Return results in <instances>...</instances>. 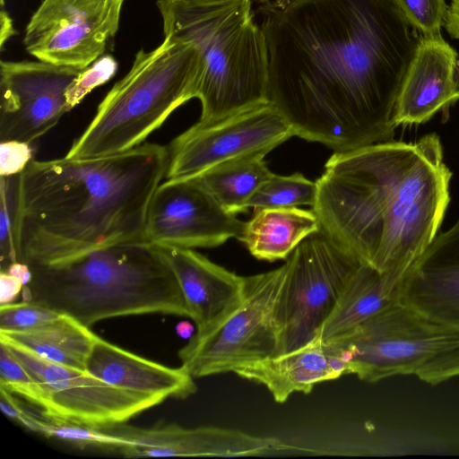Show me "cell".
I'll return each mask as SVG.
<instances>
[{
	"mask_svg": "<svg viewBox=\"0 0 459 459\" xmlns=\"http://www.w3.org/2000/svg\"><path fill=\"white\" fill-rule=\"evenodd\" d=\"M268 101L295 136L343 152L392 141L420 35L395 0H285L258 9Z\"/></svg>",
	"mask_w": 459,
	"mask_h": 459,
	"instance_id": "cell-1",
	"label": "cell"
},
{
	"mask_svg": "<svg viewBox=\"0 0 459 459\" xmlns=\"http://www.w3.org/2000/svg\"><path fill=\"white\" fill-rule=\"evenodd\" d=\"M451 178L435 133L333 152L312 210L320 230L360 264L403 281L439 232Z\"/></svg>",
	"mask_w": 459,
	"mask_h": 459,
	"instance_id": "cell-2",
	"label": "cell"
},
{
	"mask_svg": "<svg viewBox=\"0 0 459 459\" xmlns=\"http://www.w3.org/2000/svg\"><path fill=\"white\" fill-rule=\"evenodd\" d=\"M168 159V147L152 143L91 159H32L20 174L22 262L51 264L146 241L149 206Z\"/></svg>",
	"mask_w": 459,
	"mask_h": 459,
	"instance_id": "cell-3",
	"label": "cell"
},
{
	"mask_svg": "<svg viewBox=\"0 0 459 459\" xmlns=\"http://www.w3.org/2000/svg\"><path fill=\"white\" fill-rule=\"evenodd\" d=\"M32 300L83 325L113 317L164 314L189 317L175 273L159 247L134 241L58 262L29 264Z\"/></svg>",
	"mask_w": 459,
	"mask_h": 459,
	"instance_id": "cell-4",
	"label": "cell"
},
{
	"mask_svg": "<svg viewBox=\"0 0 459 459\" xmlns=\"http://www.w3.org/2000/svg\"><path fill=\"white\" fill-rule=\"evenodd\" d=\"M253 0L191 5L159 0L163 32L194 43L204 57L196 97L199 122L212 123L268 101L265 36Z\"/></svg>",
	"mask_w": 459,
	"mask_h": 459,
	"instance_id": "cell-5",
	"label": "cell"
},
{
	"mask_svg": "<svg viewBox=\"0 0 459 459\" xmlns=\"http://www.w3.org/2000/svg\"><path fill=\"white\" fill-rule=\"evenodd\" d=\"M204 67L194 43L164 33L158 47L136 53L130 70L100 102L65 157L108 156L144 143L177 108L196 97Z\"/></svg>",
	"mask_w": 459,
	"mask_h": 459,
	"instance_id": "cell-6",
	"label": "cell"
},
{
	"mask_svg": "<svg viewBox=\"0 0 459 459\" xmlns=\"http://www.w3.org/2000/svg\"><path fill=\"white\" fill-rule=\"evenodd\" d=\"M286 264L246 277L240 304L205 331L192 334L178 351L183 366L195 378L235 372L273 357L278 344L275 307Z\"/></svg>",
	"mask_w": 459,
	"mask_h": 459,
	"instance_id": "cell-7",
	"label": "cell"
},
{
	"mask_svg": "<svg viewBox=\"0 0 459 459\" xmlns=\"http://www.w3.org/2000/svg\"><path fill=\"white\" fill-rule=\"evenodd\" d=\"M285 264L286 276L275 307V355L316 336L360 264L321 230L306 238Z\"/></svg>",
	"mask_w": 459,
	"mask_h": 459,
	"instance_id": "cell-8",
	"label": "cell"
},
{
	"mask_svg": "<svg viewBox=\"0 0 459 459\" xmlns=\"http://www.w3.org/2000/svg\"><path fill=\"white\" fill-rule=\"evenodd\" d=\"M331 342L342 351L349 374L375 383L414 375L429 359L458 347L459 330L397 302Z\"/></svg>",
	"mask_w": 459,
	"mask_h": 459,
	"instance_id": "cell-9",
	"label": "cell"
},
{
	"mask_svg": "<svg viewBox=\"0 0 459 459\" xmlns=\"http://www.w3.org/2000/svg\"><path fill=\"white\" fill-rule=\"evenodd\" d=\"M40 385L46 418L94 429L124 424L161 400L112 385L86 370L47 360L12 342L0 340Z\"/></svg>",
	"mask_w": 459,
	"mask_h": 459,
	"instance_id": "cell-10",
	"label": "cell"
},
{
	"mask_svg": "<svg viewBox=\"0 0 459 459\" xmlns=\"http://www.w3.org/2000/svg\"><path fill=\"white\" fill-rule=\"evenodd\" d=\"M292 136L291 126L271 102L216 122L198 121L169 144L165 178H192L237 158L266 155Z\"/></svg>",
	"mask_w": 459,
	"mask_h": 459,
	"instance_id": "cell-11",
	"label": "cell"
},
{
	"mask_svg": "<svg viewBox=\"0 0 459 459\" xmlns=\"http://www.w3.org/2000/svg\"><path fill=\"white\" fill-rule=\"evenodd\" d=\"M125 0H43L23 38L38 60L85 69L115 37Z\"/></svg>",
	"mask_w": 459,
	"mask_h": 459,
	"instance_id": "cell-12",
	"label": "cell"
},
{
	"mask_svg": "<svg viewBox=\"0 0 459 459\" xmlns=\"http://www.w3.org/2000/svg\"><path fill=\"white\" fill-rule=\"evenodd\" d=\"M43 61L0 63V141L32 143L69 112L65 92L81 71Z\"/></svg>",
	"mask_w": 459,
	"mask_h": 459,
	"instance_id": "cell-13",
	"label": "cell"
},
{
	"mask_svg": "<svg viewBox=\"0 0 459 459\" xmlns=\"http://www.w3.org/2000/svg\"><path fill=\"white\" fill-rule=\"evenodd\" d=\"M244 225L196 179H167L151 201L145 240L159 247L211 248L238 239Z\"/></svg>",
	"mask_w": 459,
	"mask_h": 459,
	"instance_id": "cell-14",
	"label": "cell"
},
{
	"mask_svg": "<svg viewBox=\"0 0 459 459\" xmlns=\"http://www.w3.org/2000/svg\"><path fill=\"white\" fill-rule=\"evenodd\" d=\"M102 429L132 442L120 451L126 458L254 456L269 454L281 446L275 437L214 426L188 429L176 423H159L140 428L124 423Z\"/></svg>",
	"mask_w": 459,
	"mask_h": 459,
	"instance_id": "cell-15",
	"label": "cell"
},
{
	"mask_svg": "<svg viewBox=\"0 0 459 459\" xmlns=\"http://www.w3.org/2000/svg\"><path fill=\"white\" fill-rule=\"evenodd\" d=\"M457 100V52L442 36L420 37L398 92L395 126L425 123Z\"/></svg>",
	"mask_w": 459,
	"mask_h": 459,
	"instance_id": "cell-16",
	"label": "cell"
},
{
	"mask_svg": "<svg viewBox=\"0 0 459 459\" xmlns=\"http://www.w3.org/2000/svg\"><path fill=\"white\" fill-rule=\"evenodd\" d=\"M399 302L459 330V220L438 232L403 279Z\"/></svg>",
	"mask_w": 459,
	"mask_h": 459,
	"instance_id": "cell-17",
	"label": "cell"
},
{
	"mask_svg": "<svg viewBox=\"0 0 459 459\" xmlns=\"http://www.w3.org/2000/svg\"><path fill=\"white\" fill-rule=\"evenodd\" d=\"M159 247L175 273L196 332L207 330L240 304L246 277L214 264L194 249Z\"/></svg>",
	"mask_w": 459,
	"mask_h": 459,
	"instance_id": "cell-18",
	"label": "cell"
},
{
	"mask_svg": "<svg viewBox=\"0 0 459 459\" xmlns=\"http://www.w3.org/2000/svg\"><path fill=\"white\" fill-rule=\"evenodd\" d=\"M237 376L264 385L276 403H283L294 393L309 394L322 382L349 374L342 351L317 336L293 351L237 369Z\"/></svg>",
	"mask_w": 459,
	"mask_h": 459,
	"instance_id": "cell-19",
	"label": "cell"
},
{
	"mask_svg": "<svg viewBox=\"0 0 459 459\" xmlns=\"http://www.w3.org/2000/svg\"><path fill=\"white\" fill-rule=\"evenodd\" d=\"M86 371L117 387L161 400L186 399L197 391L183 367L170 368L128 351L95 334Z\"/></svg>",
	"mask_w": 459,
	"mask_h": 459,
	"instance_id": "cell-20",
	"label": "cell"
},
{
	"mask_svg": "<svg viewBox=\"0 0 459 459\" xmlns=\"http://www.w3.org/2000/svg\"><path fill=\"white\" fill-rule=\"evenodd\" d=\"M402 281L368 264L349 279L334 309L316 336L324 342L341 339L366 321L399 302Z\"/></svg>",
	"mask_w": 459,
	"mask_h": 459,
	"instance_id": "cell-21",
	"label": "cell"
},
{
	"mask_svg": "<svg viewBox=\"0 0 459 459\" xmlns=\"http://www.w3.org/2000/svg\"><path fill=\"white\" fill-rule=\"evenodd\" d=\"M320 230L313 210L299 207L255 210L238 240L258 260H286L308 236Z\"/></svg>",
	"mask_w": 459,
	"mask_h": 459,
	"instance_id": "cell-22",
	"label": "cell"
},
{
	"mask_svg": "<svg viewBox=\"0 0 459 459\" xmlns=\"http://www.w3.org/2000/svg\"><path fill=\"white\" fill-rule=\"evenodd\" d=\"M95 334L90 327L60 314L31 329L0 332V340L14 342L51 362L86 370Z\"/></svg>",
	"mask_w": 459,
	"mask_h": 459,
	"instance_id": "cell-23",
	"label": "cell"
},
{
	"mask_svg": "<svg viewBox=\"0 0 459 459\" xmlns=\"http://www.w3.org/2000/svg\"><path fill=\"white\" fill-rule=\"evenodd\" d=\"M264 156L254 154L237 158L192 178L196 179L226 212L236 215L248 210L250 198L273 174Z\"/></svg>",
	"mask_w": 459,
	"mask_h": 459,
	"instance_id": "cell-24",
	"label": "cell"
},
{
	"mask_svg": "<svg viewBox=\"0 0 459 459\" xmlns=\"http://www.w3.org/2000/svg\"><path fill=\"white\" fill-rule=\"evenodd\" d=\"M316 183L300 173L289 176L273 174L256 190L247 203V209L313 206Z\"/></svg>",
	"mask_w": 459,
	"mask_h": 459,
	"instance_id": "cell-25",
	"label": "cell"
},
{
	"mask_svg": "<svg viewBox=\"0 0 459 459\" xmlns=\"http://www.w3.org/2000/svg\"><path fill=\"white\" fill-rule=\"evenodd\" d=\"M27 429L47 437H56L80 448L99 447L118 450L132 446V442L105 429H94L74 423L51 420L41 413L34 414Z\"/></svg>",
	"mask_w": 459,
	"mask_h": 459,
	"instance_id": "cell-26",
	"label": "cell"
},
{
	"mask_svg": "<svg viewBox=\"0 0 459 459\" xmlns=\"http://www.w3.org/2000/svg\"><path fill=\"white\" fill-rule=\"evenodd\" d=\"M20 174L0 177L1 271L22 262L20 235Z\"/></svg>",
	"mask_w": 459,
	"mask_h": 459,
	"instance_id": "cell-27",
	"label": "cell"
},
{
	"mask_svg": "<svg viewBox=\"0 0 459 459\" xmlns=\"http://www.w3.org/2000/svg\"><path fill=\"white\" fill-rule=\"evenodd\" d=\"M0 387L23 398L40 411L45 406L40 385L3 342H0Z\"/></svg>",
	"mask_w": 459,
	"mask_h": 459,
	"instance_id": "cell-28",
	"label": "cell"
},
{
	"mask_svg": "<svg viewBox=\"0 0 459 459\" xmlns=\"http://www.w3.org/2000/svg\"><path fill=\"white\" fill-rule=\"evenodd\" d=\"M401 12L420 37L441 36L447 4L445 0H395Z\"/></svg>",
	"mask_w": 459,
	"mask_h": 459,
	"instance_id": "cell-29",
	"label": "cell"
},
{
	"mask_svg": "<svg viewBox=\"0 0 459 459\" xmlns=\"http://www.w3.org/2000/svg\"><path fill=\"white\" fill-rule=\"evenodd\" d=\"M60 314L34 301L1 305L0 332L31 329L56 319Z\"/></svg>",
	"mask_w": 459,
	"mask_h": 459,
	"instance_id": "cell-30",
	"label": "cell"
},
{
	"mask_svg": "<svg viewBox=\"0 0 459 459\" xmlns=\"http://www.w3.org/2000/svg\"><path fill=\"white\" fill-rule=\"evenodd\" d=\"M117 63L111 55H105L81 71L65 92L68 110H72L95 88L109 81L116 74Z\"/></svg>",
	"mask_w": 459,
	"mask_h": 459,
	"instance_id": "cell-31",
	"label": "cell"
},
{
	"mask_svg": "<svg viewBox=\"0 0 459 459\" xmlns=\"http://www.w3.org/2000/svg\"><path fill=\"white\" fill-rule=\"evenodd\" d=\"M414 375L431 385L459 377V346L429 359Z\"/></svg>",
	"mask_w": 459,
	"mask_h": 459,
	"instance_id": "cell-32",
	"label": "cell"
},
{
	"mask_svg": "<svg viewBox=\"0 0 459 459\" xmlns=\"http://www.w3.org/2000/svg\"><path fill=\"white\" fill-rule=\"evenodd\" d=\"M32 160L30 143L5 141L0 143V177L21 174Z\"/></svg>",
	"mask_w": 459,
	"mask_h": 459,
	"instance_id": "cell-33",
	"label": "cell"
},
{
	"mask_svg": "<svg viewBox=\"0 0 459 459\" xmlns=\"http://www.w3.org/2000/svg\"><path fill=\"white\" fill-rule=\"evenodd\" d=\"M22 289L21 279L4 271L0 272V306L13 303Z\"/></svg>",
	"mask_w": 459,
	"mask_h": 459,
	"instance_id": "cell-34",
	"label": "cell"
},
{
	"mask_svg": "<svg viewBox=\"0 0 459 459\" xmlns=\"http://www.w3.org/2000/svg\"><path fill=\"white\" fill-rule=\"evenodd\" d=\"M444 27L452 39H459V0L450 1Z\"/></svg>",
	"mask_w": 459,
	"mask_h": 459,
	"instance_id": "cell-35",
	"label": "cell"
},
{
	"mask_svg": "<svg viewBox=\"0 0 459 459\" xmlns=\"http://www.w3.org/2000/svg\"><path fill=\"white\" fill-rule=\"evenodd\" d=\"M4 272L21 279L23 286L29 285L32 280V272L30 267L28 264L23 262L13 263Z\"/></svg>",
	"mask_w": 459,
	"mask_h": 459,
	"instance_id": "cell-36",
	"label": "cell"
},
{
	"mask_svg": "<svg viewBox=\"0 0 459 459\" xmlns=\"http://www.w3.org/2000/svg\"><path fill=\"white\" fill-rule=\"evenodd\" d=\"M1 20V32H0V45L3 48L6 40H8L14 34V28L13 21L8 13L2 9L0 14Z\"/></svg>",
	"mask_w": 459,
	"mask_h": 459,
	"instance_id": "cell-37",
	"label": "cell"
},
{
	"mask_svg": "<svg viewBox=\"0 0 459 459\" xmlns=\"http://www.w3.org/2000/svg\"><path fill=\"white\" fill-rule=\"evenodd\" d=\"M176 3L191 4V5H210V4H222L232 3L240 0H172Z\"/></svg>",
	"mask_w": 459,
	"mask_h": 459,
	"instance_id": "cell-38",
	"label": "cell"
},
{
	"mask_svg": "<svg viewBox=\"0 0 459 459\" xmlns=\"http://www.w3.org/2000/svg\"><path fill=\"white\" fill-rule=\"evenodd\" d=\"M176 331L182 338H190L192 336L193 327L186 322H181L177 325Z\"/></svg>",
	"mask_w": 459,
	"mask_h": 459,
	"instance_id": "cell-39",
	"label": "cell"
}]
</instances>
